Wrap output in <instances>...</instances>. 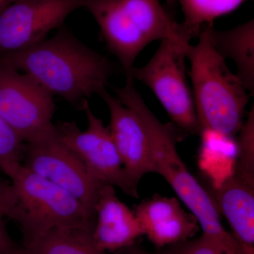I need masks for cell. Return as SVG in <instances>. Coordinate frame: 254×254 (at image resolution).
I'll use <instances>...</instances> for the list:
<instances>
[{
  "instance_id": "6da1fadb",
  "label": "cell",
  "mask_w": 254,
  "mask_h": 254,
  "mask_svg": "<svg viewBox=\"0 0 254 254\" xmlns=\"http://www.w3.org/2000/svg\"><path fill=\"white\" fill-rule=\"evenodd\" d=\"M0 57L52 95L81 109L88 98L106 91L110 77L116 72L106 57L86 46L64 26L49 39Z\"/></svg>"
},
{
  "instance_id": "7a4b0ae2",
  "label": "cell",
  "mask_w": 254,
  "mask_h": 254,
  "mask_svg": "<svg viewBox=\"0 0 254 254\" xmlns=\"http://www.w3.org/2000/svg\"><path fill=\"white\" fill-rule=\"evenodd\" d=\"M114 92L124 105L139 115L146 130L154 173L166 180L180 200L190 211L201 229L203 236L225 254H245L240 244L222 225L211 195L190 173L177 151L180 130L165 125L150 111L137 92L134 84L126 83Z\"/></svg>"
},
{
  "instance_id": "3957f363",
  "label": "cell",
  "mask_w": 254,
  "mask_h": 254,
  "mask_svg": "<svg viewBox=\"0 0 254 254\" xmlns=\"http://www.w3.org/2000/svg\"><path fill=\"white\" fill-rule=\"evenodd\" d=\"M211 25L202 28L198 43L189 45L187 49L195 111L200 130L211 128L235 136L243 125L251 95L214 48L210 37Z\"/></svg>"
},
{
  "instance_id": "277c9868",
  "label": "cell",
  "mask_w": 254,
  "mask_h": 254,
  "mask_svg": "<svg viewBox=\"0 0 254 254\" xmlns=\"http://www.w3.org/2000/svg\"><path fill=\"white\" fill-rule=\"evenodd\" d=\"M84 8L99 26L107 48L120 62L126 82H134L135 60L152 42L191 39L160 0H86Z\"/></svg>"
},
{
  "instance_id": "5b68a950",
  "label": "cell",
  "mask_w": 254,
  "mask_h": 254,
  "mask_svg": "<svg viewBox=\"0 0 254 254\" xmlns=\"http://www.w3.org/2000/svg\"><path fill=\"white\" fill-rule=\"evenodd\" d=\"M0 168L11 180L16 200L13 220L21 226L26 243L54 229L93 231L95 222L81 202L66 190L19 161L1 164Z\"/></svg>"
},
{
  "instance_id": "8992f818",
  "label": "cell",
  "mask_w": 254,
  "mask_h": 254,
  "mask_svg": "<svg viewBox=\"0 0 254 254\" xmlns=\"http://www.w3.org/2000/svg\"><path fill=\"white\" fill-rule=\"evenodd\" d=\"M190 38H165L145 66L133 68V79L148 87L180 131L199 135L193 93L187 81Z\"/></svg>"
},
{
  "instance_id": "52a82bcc",
  "label": "cell",
  "mask_w": 254,
  "mask_h": 254,
  "mask_svg": "<svg viewBox=\"0 0 254 254\" xmlns=\"http://www.w3.org/2000/svg\"><path fill=\"white\" fill-rule=\"evenodd\" d=\"M53 95L0 57V115L24 143L53 129Z\"/></svg>"
},
{
  "instance_id": "ba28073f",
  "label": "cell",
  "mask_w": 254,
  "mask_h": 254,
  "mask_svg": "<svg viewBox=\"0 0 254 254\" xmlns=\"http://www.w3.org/2000/svg\"><path fill=\"white\" fill-rule=\"evenodd\" d=\"M81 110L88 120L86 131L80 129L73 122H60L55 125L60 139L78 157L96 181L118 187L126 194L138 198V190L131 186L127 178L109 128L93 113L88 100L83 103Z\"/></svg>"
},
{
  "instance_id": "9c48e42d",
  "label": "cell",
  "mask_w": 254,
  "mask_h": 254,
  "mask_svg": "<svg viewBox=\"0 0 254 254\" xmlns=\"http://www.w3.org/2000/svg\"><path fill=\"white\" fill-rule=\"evenodd\" d=\"M25 163L28 170L66 190L81 202L95 222V204L100 184L53 129L26 143Z\"/></svg>"
},
{
  "instance_id": "30bf717a",
  "label": "cell",
  "mask_w": 254,
  "mask_h": 254,
  "mask_svg": "<svg viewBox=\"0 0 254 254\" xmlns=\"http://www.w3.org/2000/svg\"><path fill=\"white\" fill-rule=\"evenodd\" d=\"M86 0H15L0 11V55L35 46Z\"/></svg>"
},
{
  "instance_id": "8fae6325",
  "label": "cell",
  "mask_w": 254,
  "mask_h": 254,
  "mask_svg": "<svg viewBox=\"0 0 254 254\" xmlns=\"http://www.w3.org/2000/svg\"><path fill=\"white\" fill-rule=\"evenodd\" d=\"M99 96L109 110L108 128L123 161L127 178L131 186L138 190V184L143 177L154 173L144 125L134 110L124 105L107 90Z\"/></svg>"
},
{
  "instance_id": "7c38bea8",
  "label": "cell",
  "mask_w": 254,
  "mask_h": 254,
  "mask_svg": "<svg viewBox=\"0 0 254 254\" xmlns=\"http://www.w3.org/2000/svg\"><path fill=\"white\" fill-rule=\"evenodd\" d=\"M143 235L158 248L190 240L199 231L194 216L175 197L155 194L133 210Z\"/></svg>"
},
{
  "instance_id": "4fadbf2b",
  "label": "cell",
  "mask_w": 254,
  "mask_h": 254,
  "mask_svg": "<svg viewBox=\"0 0 254 254\" xmlns=\"http://www.w3.org/2000/svg\"><path fill=\"white\" fill-rule=\"evenodd\" d=\"M95 215L92 239L102 252L127 248L143 235L134 212L120 200L111 185L100 186Z\"/></svg>"
},
{
  "instance_id": "5bb4252c",
  "label": "cell",
  "mask_w": 254,
  "mask_h": 254,
  "mask_svg": "<svg viewBox=\"0 0 254 254\" xmlns=\"http://www.w3.org/2000/svg\"><path fill=\"white\" fill-rule=\"evenodd\" d=\"M206 189L245 254H254V187L233 176L218 189Z\"/></svg>"
},
{
  "instance_id": "9a60e30c",
  "label": "cell",
  "mask_w": 254,
  "mask_h": 254,
  "mask_svg": "<svg viewBox=\"0 0 254 254\" xmlns=\"http://www.w3.org/2000/svg\"><path fill=\"white\" fill-rule=\"evenodd\" d=\"M198 165L207 177L209 187L218 189L235 175L238 147L235 136L211 128L200 131Z\"/></svg>"
},
{
  "instance_id": "2e32d148",
  "label": "cell",
  "mask_w": 254,
  "mask_h": 254,
  "mask_svg": "<svg viewBox=\"0 0 254 254\" xmlns=\"http://www.w3.org/2000/svg\"><path fill=\"white\" fill-rule=\"evenodd\" d=\"M210 37L214 48L225 60L236 65L237 76L250 92L254 91V21L225 31L210 28Z\"/></svg>"
},
{
  "instance_id": "e0dca14e",
  "label": "cell",
  "mask_w": 254,
  "mask_h": 254,
  "mask_svg": "<svg viewBox=\"0 0 254 254\" xmlns=\"http://www.w3.org/2000/svg\"><path fill=\"white\" fill-rule=\"evenodd\" d=\"M88 229H54L25 244L23 254H108L97 248Z\"/></svg>"
},
{
  "instance_id": "ac0fdd59",
  "label": "cell",
  "mask_w": 254,
  "mask_h": 254,
  "mask_svg": "<svg viewBox=\"0 0 254 254\" xmlns=\"http://www.w3.org/2000/svg\"><path fill=\"white\" fill-rule=\"evenodd\" d=\"M185 21L182 26L190 37L198 36L202 28L215 18L232 12L248 0H178Z\"/></svg>"
},
{
  "instance_id": "d6986e66",
  "label": "cell",
  "mask_w": 254,
  "mask_h": 254,
  "mask_svg": "<svg viewBox=\"0 0 254 254\" xmlns=\"http://www.w3.org/2000/svg\"><path fill=\"white\" fill-rule=\"evenodd\" d=\"M237 138L238 147L237 166L234 177L247 185L254 187V108L241 127Z\"/></svg>"
},
{
  "instance_id": "ffe728a7",
  "label": "cell",
  "mask_w": 254,
  "mask_h": 254,
  "mask_svg": "<svg viewBox=\"0 0 254 254\" xmlns=\"http://www.w3.org/2000/svg\"><path fill=\"white\" fill-rule=\"evenodd\" d=\"M24 149L21 137L0 115V165L20 162Z\"/></svg>"
},
{
  "instance_id": "44dd1931",
  "label": "cell",
  "mask_w": 254,
  "mask_h": 254,
  "mask_svg": "<svg viewBox=\"0 0 254 254\" xmlns=\"http://www.w3.org/2000/svg\"><path fill=\"white\" fill-rule=\"evenodd\" d=\"M167 254H225L203 235L195 240H190L173 245Z\"/></svg>"
},
{
  "instance_id": "7402d4cb",
  "label": "cell",
  "mask_w": 254,
  "mask_h": 254,
  "mask_svg": "<svg viewBox=\"0 0 254 254\" xmlns=\"http://www.w3.org/2000/svg\"><path fill=\"white\" fill-rule=\"evenodd\" d=\"M16 197L11 184L0 180V215L14 218L16 209Z\"/></svg>"
},
{
  "instance_id": "603a6c76",
  "label": "cell",
  "mask_w": 254,
  "mask_h": 254,
  "mask_svg": "<svg viewBox=\"0 0 254 254\" xmlns=\"http://www.w3.org/2000/svg\"><path fill=\"white\" fill-rule=\"evenodd\" d=\"M1 217L0 215V254H22L23 251L16 249L8 234Z\"/></svg>"
},
{
  "instance_id": "cb8c5ba5",
  "label": "cell",
  "mask_w": 254,
  "mask_h": 254,
  "mask_svg": "<svg viewBox=\"0 0 254 254\" xmlns=\"http://www.w3.org/2000/svg\"><path fill=\"white\" fill-rule=\"evenodd\" d=\"M15 0H0V11L7 6L8 5L14 2Z\"/></svg>"
},
{
  "instance_id": "d4e9b609",
  "label": "cell",
  "mask_w": 254,
  "mask_h": 254,
  "mask_svg": "<svg viewBox=\"0 0 254 254\" xmlns=\"http://www.w3.org/2000/svg\"><path fill=\"white\" fill-rule=\"evenodd\" d=\"M128 254H151L146 253V252H139V251H136V252H131V253H130Z\"/></svg>"
},
{
  "instance_id": "484cf974",
  "label": "cell",
  "mask_w": 254,
  "mask_h": 254,
  "mask_svg": "<svg viewBox=\"0 0 254 254\" xmlns=\"http://www.w3.org/2000/svg\"><path fill=\"white\" fill-rule=\"evenodd\" d=\"M22 254H23L22 253Z\"/></svg>"
}]
</instances>
